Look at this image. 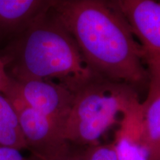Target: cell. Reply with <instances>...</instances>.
Returning <instances> with one entry per match:
<instances>
[{"instance_id":"obj_14","label":"cell","mask_w":160,"mask_h":160,"mask_svg":"<svg viewBox=\"0 0 160 160\" xmlns=\"http://www.w3.org/2000/svg\"><path fill=\"white\" fill-rule=\"evenodd\" d=\"M61 160H83L82 149H73L70 154Z\"/></svg>"},{"instance_id":"obj_13","label":"cell","mask_w":160,"mask_h":160,"mask_svg":"<svg viewBox=\"0 0 160 160\" xmlns=\"http://www.w3.org/2000/svg\"><path fill=\"white\" fill-rule=\"evenodd\" d=\"M0 160H37L28 159L22 154L21 151L12 148L0 146Z\"/></svg>"},{"instance_id":"obj_5","label":"cell","mask_w":160,"mask_h":160,"mask_svg":"<svg viewBox=\"0 0 160 160\" xmlns=\"http://www.w3.org/2000/svg\"><path fill=\"white\" fill-rule=\"evenodd\" d=\"M13 81V89L28 105L65 130L74 97L71 90L53 80Z\"/></svg>"},{"instance_id":"obj_1","label":"cell","mask_w":160,"mask_h":160,"mask_svg":"<svg viewBox=\"0 0 160 160\" xmlns=\"http://www.w3.org/2000/svg\"><path fill=\"white\" fill-rule=\"evenodd\" d=\"M51 12L74 39L92 71L137 91L148 83L141 46L111 2L55 0Z\"/></svg>"},{"instance_id":"obj_9","label":"cell","mask_w":160,"mask_h":160,"mask_svg":"<svg viewBox=\"0 0 160 160\" xmlns=\"http://www.w3.org/2000/svg\"><path fill=\"white\" fill-rule=\"evenodd\" d=\"M148 91L142 102L150 160H160V70L149 69Z\"/></svg>"},{"instance_id":"obj_11","label":"cell","mask_w":160,"mask_h":160,"mask_svg":"<svg viewBox=\"0 0 160 160\" xmlns=\"http://www.w3.org/2000/svg\"><path fill=\"white\" fill-rule=\"evenodd\" d=\"M83 160H118L113 144H95L82 149Z\"/></svg>"},{"instance_id":"obj_3","label":"cell","mask_w":160,"mask_h":160,"mask_svg":"<svg viewBox=\"0 0 160 160\" xmlns=\"http://www.w3.org/2000/svg\"><path fill=\"white\" fill-rule=\"evenodd\" d=\"M73 105L65 123V137L73 148L99 143L118 117L139 101L137 91L127 84L93 73L73 91Z\"/></svg>"},{"instance_id":"obj_2","label":"cell","mask_w":160,"mask_h":160,"mask_svg":"<svg viewBox=\"0 0 160 160\" xmlns=\"http://www.w3.org/2000/svg\"><path fill=\"white\" fill-rule=\"evenodd\" d=\"M0 57L13 80L57 79L73 92L94 73L51 9L8 43Z\"/></svg>"},{"instance_id":"obj_8","label":"cell","mask_w":160,"mask_h":160,"mask_svg":"<svg viewBox=\"0 0 160 160\" xmlns=\"http://www.w3.org/2000/svg\"><path fill=\"white\" fill-rule=\"evenodd\" d=\"M55 0H0V40L9 43L48 13Z\"/></svg>"},{"instance_id":"obj_6","label":"cell","mask_w":160,"mask_h":160,"mask_svg":"<svg viewBox=\"0 0 160 160\" xmlns=\"http://www.w3.org/2000/svg\"><path fill=\"white\" fill-rule=\"evenodd\" d=\"M112 5L138 38L143 57L160 53V2L153 0H117Z\"/></svg>"},{"instance_id":"obj_12","label":"cell","mask_w":160,"mask_h":160,"mask_svg":"<svg viewBox=\"0 0 160 160\" xmlns=\"http://www.w3.org/2000/svg\"><path fill=\"white\" fill-rule=\"evenodd\" d=\"M13 79L8 75L5 64L0 57V93L6 96L11 91Z\"/></svg>"},{"instance_id":"obj_10","label":"cell","mask_w":160,"mask_h":160,"mask_svg":"<svg viewBox=\"0 0 160 160\" xmlns=\"http://www.w3.org/2000/svg\"><path fill=\"white\" fill-rule=\"evenodd\" d=\"M0 146L22 151L26 143L14 108L0 93Z\"/></svg>"},{"instance_id":"obj_7","label":"cell","mask_w":160,"mask_h":160,"mask_svg":"<svg viewBox=\"0 0 160 160\" xmlns=\"http://www.w3.org/2000/svg\"><path fill=\"white\" fill-rule=\"evenodd\" d=\"M112 144L118 160H150L140 101L123 113Z\"/></svg>"},{"instance_id":"obj_4","label":"cell","mask_w":160,"mask_h":160,"mask_svg":"<svg viewBox=\"0 0 160 160\" xmlns=\"http://www.w3.org/2000/svg\"><path fill=\"white\" fill-rule=\"evenodd\" d=\"M14 108L28 150L37 160H61L73 150L64 130L28 105L12 85L5 96Z\"/></svg>"}]
</instances>
